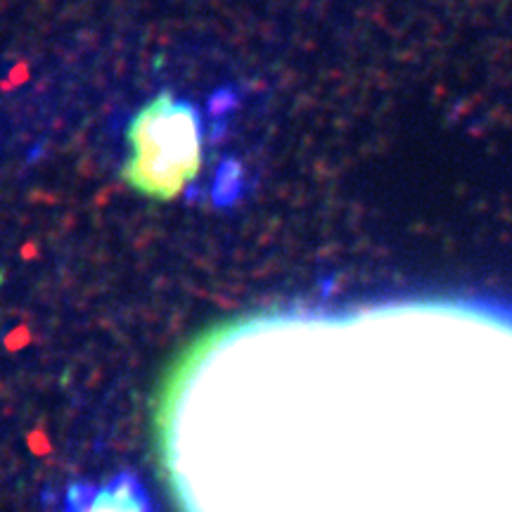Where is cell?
<instances>
[{
	"label": "cell",
	"mask_w": 512,
	"mask_h": 512,
	"mask_svg": "<svg viewBox=\"0 0 512 512\" xmlns=\"http://www.w3.org/2000/svg\"><path fill=\"white\" fill-rule=\"evenodd\" d=\"M121 181L138 195L171 202L202 171V124L195 107L162 91L140 107L126 131Z\"/></svg>",
	"instance_id": "1"
}]
</instances>
